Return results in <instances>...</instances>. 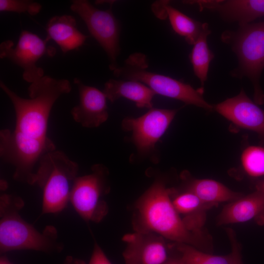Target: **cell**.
I'll use <instances>...</instances> for the list:
<instances>
[{"label": "cell", "instance_id": "obj_27", "mask_svg": "<svg viewBox=\"0 0 264 264\" xmlns=\"http://www.w3.org/2000/svg\"><path fill=\"white\" fill-rule=\"evenodd\" d=\"M63 264H86L83 260L71 256H67Z\"/></svg>", "mask_w": 264, "mask_h": 264}, {"label": "cell", "instance_id": "obj_3", "mask_svg": "<svg viewBox=\"0 0 264 264\" xmlns=\"http://www.w3.org/2000/svg\"><path fill=\"white\" fill-rule=\"evenodd\" d=\"M24 205L20 197L3 194L0 197V253L31 250L46 253H59L64 248L58 232L52 225L42 232L26 221L20 214Z\"/></svg>", "mask_w": 264, "mask_h": 264}, {"label": "cell", "instance_id": "obj_22", "mask_svg": "<svg viewBox=\"0 0 264 264\" xmlns=\"http://www.w3.org/2000/svg\"><path fill=\"white\" fill-rule=\"evenodd\" d=\"M163 13L168 16L173 30L184 37L187 43L194 45L202 30L203 23L187 16L169 4L163 1Z\"/></svg>", "mask_w": 264, "mask_h": 264}, {"label": "cell", "instance_id": "obj_1", "mask_svg": "<svg viewBox=\"0 0 264 264\" xmlns=\"http://www.w3.org/2000/svg\"><path fill=\"white\" fill-rule=\"evenodd\" d=\"M0 87L11 100L16 115L14 130L0 132V157L14 166L15 180L34 185L41 159L56 150L47 134L51 109L61 96L70 92L71 84L44 76L29 85V98L20 96L2 81Z\"/></svg>", "mask_w": 264, "mask_h": 264}, {"label": "cell", "instance_id": "obj_15", "mask_svg": "<svg viewBox=\"0 0 264 264\" xmlns=\"http://www.w3.org/2000/svg\"><path fill=\"white\" fill-rule=\"evenodd\" d=\"M171 197L173 204L186 228L202 237V229L206 219V213L216 205L201 201L193 193L186 191L181 193L172 188Z\"/></svg>", "mask_w": 264, "mask_h": 264}, {"label": "cell", "instance_id": "obj_16", "mask_svg": "<svg viewBox=\"0 0 264 264\" xmlns=\"http://www.w3.org/2000/svg\"><path fill=\"white\" fill-rule=\"evenodd\" d=\"M45 30L47 41L52 40L64 53L78 49L86 41L88 36L80 31L76 21L71 15L55 16L49 19Z\"/></svg>", "mask_w": 264, "mask_h": 264}, {"label": "cell", "instance_id": "obj_28", "mask_svg": "<svg viewBox=\"0 0 264 264\" xmlns=\"http://www.w3.org/2000/svg\"><path fill=\"white\" fill-rule=\"evenodd\" d=\"M164 264H183L178 257H170Z\"/></svg>", "mask_w": 264, "mask_h": 264}, {"label": "cell", "instance_id": "obj_17", "mask_svg": "<svg viewBox=\"0 0 264 264\" xmlns=\"http://www.w3.org/2000/svg\"><path fill=\"white\" fill-rule=\"evenodd\" d=\"M264 210V194L257 191L226 205L219 215L218 225L244 222L256 219Z\"/></svg>", "mask_w": 264, "mask_h": 264}, {"label": "cell", "instance_id": "obj_7", "mask_svg": "<svg viewBox=\"0 0 264 264\" xmlns=\"http://www.w3.org/2000/svg\"><path fill=\"white\" fill-rule=\"evenodd\" d=\"M91 170L90 174L76 177L69 202L86 222L99 223L109 212L104 197L110 191L109 172L102 164L93 165Z\"/></svg>", "mask_w": 264, "mask_h": 264}, {"label": "cell", "instance_id": "obj_21", "mask_svg": "<svg viewBox=\"0 0 264 264\" xmlns=\"http://www.w3.org/2000/svg\"><path fill=\"white\" fill-rule=\"evenodd\" d=\"M211 33L208 24L203 23L202 30L190 54V59L195 75L201 83V88L204 89L205 82L207 79L210 64L214 58L213 52L209 49L207 37Z\"/></svg>", "mask_w": 264, "mask_h": 264}, {"label": "cell", "instance_id": "obj_11", "mask_svg": "<svg viewBox=\"0 0 264 264\" xmlns=\"http://www.w3.org/2000/svg\"><path fill=\"white\" fill-rule=\"evenodd\" d=\"M125 264H164L170 258L165 239L154 233L134 231L123 236Z\"/></svg>", "mask_w": 264, "mask_h": 264}, {"label": "cell", "instance_id": "obj_9", "mask_svg": "<svg viewBox=\"0 0 264 264\" xmlns=\"http://www.w3.org/2000/svg\"><path fill=\"white\" fill-rule=\"evenodd\" d=\"M47 42L33 33L22 30L16 46L11 40L0 44V57L22 68L23 79L31 84L44 76V71L37 66V62L45 55L53 56L56 53L54 47L47 46Z\"/></svg>", "mask_w": 264, "mask_h": 264}, {"label": "cell", "instance_id": "obj_8", "mask_svg": "<svg viewBox=\"0 0 264 264\" xmlns=\"http://www.w3.org/2000/svg\"><path fill=\"white\" fill-rule=\"evenodd\" d=\"M111 6L102 10L88 0H73L70 8L83 20L90 34L104 50L110 61V69L113 71L119 66L117 59L120 53V28Z\"/></svg>", "mask_w": 264, "mask_h": 264}, {"label": "cell", "instance_id": "obj_20", "mask_svg": "<svg viewBox=\"0 0 264 264\" xmlns=\"http://www.w3.org/2000/svg\"><path fill=\"white\" fill-rule=\"evenodd\" d=\"M181 176L185 190L193 193L207 203L217 205L220 202L234 201L242 196L215 180L193 178L186 172H183Z\"/></svg>", "mask_w": 264, "mask_h": 264}, {"label": "cell", "instance_id": "obj_29", "mask_svg": "<svg viewBox=\"0 0 264 264\" xmlns=\"http://www.w3.org/2000/svg\"><path fill=\"white\" fill-rule=\"evenodd\" d=\"M0 264H12L6 256L3 255L0 258Z\"/></svg>", "mask_w": 264, "mask_h": 264}, {"label": "cell", "instance_id": "obj_2", "mask_svg": "<svg viewBox=\"0 0 264 264\" xmlns=\"http://www.w3.org/2000/svg\"><path fill=\"white\" fill-rule=\"evenodd\" d=\"M171 188L156 178L134 205L132 224L134 231L154 233L174 242L202 247V237L189 231L176 210Z\"/></svg>", "mask_w": 264, "mask_h": 264}, {"label": "cell", "instance_id": "obj_14", "mask_svg": "<svg viewBox=\"0 0 264 264\" xmlns=\"http://www.w3.org/2000/svg\"><path fill=\"white\" fill-rule=\"evenodd\" d=\"M197 4L200 10L207 9L219 14L226 22L239 24L250 23L264 16V0H202L185 1Z\"/></svg>", "mask_w": 264, "mask_h": 264}, {"label": "cell", "instance_id": "obj_10", "mask_svg": "<svg viewBox=\"0 0 264 264\" xmlns=\"http://www.w3.org/2000/svg\"><path fill=\"white\" fill-rule=\"evenodd\" d=\"M179 109L152 108L136 118L126 117L121 126L132 132L131 140L141 155L155 152V145L166 132Z\"/></svg>", "mask_w": 264, "mask_h": 264}, {"label": "cell", "instance_id": "obj_19", "mask_svg": "<svg viewBox=\"0 0 264 264\" xmlns=\"http://www.w3.org/2000/svg\"><path fill=\"white\" fill-rule=\"evenodd\" d=\"M227 233L231 244L230 253L219 256L208 254L196 247L183 243L174 242L172 245L178 253V257L183 264H241L242 257L241 248L236 239L234 231L227 229Z\"/></svg>", "mask_w": 264, "mask_h": 264}, {"label": "cell", "instance_id": "obj_13", "mask_svg": "<svg viewBox=\"0 0 264 264\" xmlns=\"http://www.w3.org/2000/svg\"><path fill=\"white\" fill-rule=\"evenodd\" d=\"M74 83L78 89L79 103L71 110L73 119L85 128L99 127L109 117L106 95L98 88L84 84L77 78H74Z\"/></svg>", "mask_w": 264, "mask_h": 264}, {"label": "cell", "instance_id": "obj_6", "mask_svg": "<svg viewBox=\"0 0 264 264\" xmlns=\"http://www.w3.org/2000/svg\"><path fill=\"white\" fill-rule=\"evenodd\" d=\"M146 56L140 53L131 54L123 66L113 71L117 77L125 80L137 81L149 87L156 94L175 99L186 104L192 105L212 111L213 106L203 96V89H195L190 85L180 81L147 69Z\"/></svg>", "mask_w": 264, "mask_h": 264}, {"label": "cell", "instance_id": "obj_12", "mask_svg": "<svg viewBox=\"0 0 264 264\" xmlns=\"http://www.w3.org/2000/svg\"><path fill=\"white\" fill-rule=\"evenodd\" d=\"M214 110L241 128L257 133L264 139V110L243 89L237 95L213 106Z\"/></svg>", "mask_w": 264, "mask_h": 264}, {"label": "cell", "instance_id": "obj_25", "mask_svg": "<svg viewBox=\"0 0 264 264\" xmlns=\"http://www.w3.org/2000/svg\"><path fill=\"white\" fill-rule=\"evenodd\" d=\"M88 264H112L101 247L95 241Z\"/></svg>", "mask_w": 264, "mask_h": 264}, {"label": "cell", "instance_id": "obj_24", "mask_svg": "<svg viewBox=\"0 0 264 264\" xmlns=\"http://www.w3.org/2000/svg\"><path fill=\"white\" fill-rule=\"evenodd\" d=\"M42 8L37 2L28 0H0L1 12H14L19 13L27 12L31 15L38 14Z\"/></svg>", "mask_w": 264, "mask_h": 264}, {"label": "cell", "instance_id": "obj_4", "mask_svg": "<svg viewBox=\"0 0 264 264\" xmlns=\"http://www.w3.org/2000/svg\"><path fill=\"white\" fill-rule=\"evenodd\" d=\"M221 39L231 46L238 59V66L231 75L240 79L247 77L253 86L254 102L264 103L260 83L264 69V21L239 24L237 30L224 31Z\"/></svg>", "mask_w": 264, "mask_h": 264}, {"label": "cell", "instance_id": "obj_23", "mask_svg": "<svg viewBox=\"0 0 264 264\" xmlns=\"http://www.w3.org/2000/svg\"><path fill=\"white\" fill-rule=\"evenodd\" d=\"M241 164L244 172L252 177L264 176V148L250 146L242 152Z\"/></svg>", "mask_w": 264, "mask_h": 264}, {"label": "cell", "instance_id": "obj_5", "mask_svg": "<svg viewBox=\"0 0 264 264\" xmlns=\"http://www.w3.org/2000/svg\"><path fill=\"white\" fill-rule=\"evenodd\" d=\"M78 170L77 163L60 151L42 158L35 181L42 190V215L59 213L67 206Z\"/></svg>", "mask_w": 264, "mask_h": 264}, {"label": "cell", "instance_id": "obj_26", "mask_svg": "<svg viewBox=\"0 0 264 264\" xmlns=\"http://www.w3.org/2000/svg\"><path fill=\"white\" fill-rule=\"evenodd\" d=\"M257 189L261 191L264 194V181L258 184ZM255 220L258 224L260 225H264V210Z\"/></svg>", "mask_w": 264, "mask_h": 264}, {"label": "cell", "instance_id": "obj_18", "mask_svg": "<svg viewBox=\"0 0 264 264\" xmlns=\"http://www.w3.org/2000/svg\"><path fill=\"white\" fill-rule=\"evenodd\" d=\"M103 92L107 99L114 102L125 98L135 103L139 108L151 109L153 99L156 94L143 83L134 80L110 79L105 85Z\"/></svg>", "mask_w": 264, "mask_h": 264}, {"label": "cell", "instance_id": "obj_30", "mask_svg": "<svg viewBox=\"0 0 264 264\" xmlns=\"http://www.w3.org/2000/svg\"></svg>", "mask_w": 264, "mask_h": 264}]
</instances>
